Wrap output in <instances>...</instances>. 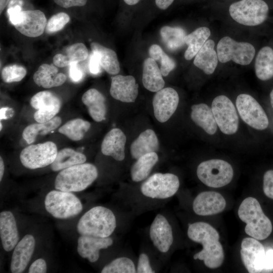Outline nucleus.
Returning <instances> with one entry per match:
<instances>
[{
	"label": "nucleus",
	"mask_w": 273,
	"mask_h": 273,
	"mask_svg": "<svg viewBox=\"0 0 273 273\" xmlns=\"http://www.w3.org/2000/svg\"><path fill=\"white\" fill-rule=\"evenodd\" d=\"M187 234L190 240L203 246L202 250L194 255V259L203 260L204 264L211 269L222 265L224 254L216 230L206 222H197L189 224Z\"/></svg>",
	"instance_id": "1"
},
{
	"label": "nucleus",
	"mask_w": 273,
	"mask_h": 273,
	"mask_svg": "<svg viewBox=\"0 0 273 273\" xmlns=\"http://www.w3.org/2000/svg\"><path fill=\"white\" fill-rule=\"evenodd\" d=\"M238 214L240 219L246 224L245 233L251 237L262 240L271 233V221L263 213L256 198L251 197L245 198L239 207Z\"/></svg>",
	"instance_id": "2"
},
{
	"label": "nucleus",
	"mask_w": 273,
	"mask_h": 273,
	"mask_svg": "<svg viewBox=\"0 0 273 273\" xmlns=\"http://www.w3.org/2000/svg\"><path fill=\"white\" fill-rule=\"evenodd\" d=\"M116 227V219L113 212L105 207L98 206L81 216L77 230L81 235L106 238L113 234Z\"/></svg>",
	"instance_id": "3"
},
{
	"label": "nucleus",
	"mask_w": 273,
	"mask_h": 273,
	"mask_svg": "<svg viewBox=\"0 0 273 273\" xmlns=\"http://www.w3.org/2000/svg\"><path fill=\"white\" fill-rule=\"evenodd\" d=\"M98 176V169L94 164H77L60 171L56 177L55 187L65 192L82 191L90 186Z\"/></svg>",
	"instance_id": "4"
},
{
	"label": "nucleus",
	"mask_w": 273,
	"mask_h": 273,
	"mask_svg": "<svg viewBox=\"0 0 273 273\" xmlns=\"http://www.w3.org/2000/svg\"><path fill=\"white\" fill-rule=\"evenodd\" d=\"M46 210L55 218L61 219L73 217L82 210L80 200L71 192L53 190L44 199Z\"/></svg>",
	"instance_id": "5"
},
{
	"label": "nucleus",
	"mask_w": 273,
	"mask_h": 273,
	"mask_svg": "<svg viewBox=\"0 0 273 273\" xmlns=\"http://www.w3.org/2000/svg\"><path fill=\"white\" fill-rule=\"evenodd\" d=\"M268 7L263 0H240L231 4L229 13L237 22L253 26L262 23L267 18Z\"/></svg>",
	"instance_id": "6"
},
{
	"label": "nucleus",
	"mask_w": 273,
	"mask_h": 273,
	"mask_svg": "<svg viewBox=\"0 0 273 273\" xmlns=\"http://www.w3.org/2000/svg\"><path fill=\"white\" fill-rule=\"evenodd\" d=\"M200 180L207 186L220 188L232 180L233 169L228 162L220 159H211L201 162L197 169Z\"/></svg>",
	"instance_id": "7"
},
{
	"label": "nucleus",
	"mask_w": 273,
	"mask_h": 273,
	"mask_svg": "<svg viewBox=\"0 0 273 273\" xmlns=\"http://www.w3.org/2000/svg\"><path fill=\"white\" fill-rule=\"evenodd\" d=\"M179 187V180L176 175L155 173L143 183L141 192L148 198L165 199L175 194Z\"/></svg>",
	"instance_id": "8"
},
{
	"label": "nucleus",
	"mask_w": 273,
	"mask_h": 273,
	"mask_svg": "<svg viewBox=\"0 0 273 273\" xmlns=\"http://www.w3.org/2000/svg\"><path fill=\"white\" fill-rule=\"evenodd\" d=\"M217 54L221 63L232 60L237 64L247 65L253 60L255 50L250 43L238 42L229 36H225L218 42Z\"/></svg>",
	"instance_id": "9"
},
{
	"label": "nucleus",
	"mask_w": 273,
	"mask_h": 273,
	"mask_svg": "<svg viewBox=\"0 0 273 273\" xmlns=\"http://www.w3.org/2000/svg\"><path fill=\"white\" fill-rule=\"evenodd\" d=\"M58 153L56 145L53 142L30 145L23 149L20 154V160L26 168L35 169L51 165Z\"/></svg>",
	"instance_id": "10"
},
{
	"label": "nucleus",
	"mask_w": 273,
	"mask_h": 273,
	"mask_svg": "<svg viewBox=\"0 0 273 273\" xmlns=\"http://www.w3.org/2000/svg\"><path fill=\"white\" fill-rule=\"evenodd\" d=\"M236 104L241 118L248 125L257 130H264L268 127L269 122L265 111L251 96L239 95Z\"/></svg>",
	"instance_id": "11"
},
{
	"label": "nucleus",
	"mask_w": 273,
	"mask_h": 273,
	"mask_svg": "<svg viewBox=\"0 0 273 273\" xmlns=\"http://www.w3.org/2000/svg\"><path fill=\"white\" fill-rule=\"evenodd\" d=\"M211 109L217 125L222 132L232 134L236 132L239 118L236 108L230 99L224 95L214 99Z\"/></svg>",
	"instance_id": "12"
},
{
	"label": "nucleus",
	"mask_w": 273,
	"mask_h": 273,
	"mask_svg": "<svg viewBox=\"0 0 273 273\" xmlns=\"http://www.w3.org/2000/svg\"><path fill=\"white\" fill-rule=\"evenodd\" d=\"M30 106L37 111L34 119L37 122L43 123L53 118L60 110L62 102L54 93L44 90L33 95L30 101Z\"/></svg>",
	"instance_id": "13"
},
{
	"label": "nucleus",
	"mask_w": 273,
	"mask_h": 273,
	"mask_svg": "<svg viewBox=\"0 0 273 273\" xmlns=\"http://www.w3.org/2000/svg\"><path fill=\"white\" fill-rule=\"evenodd\" d=\"M240 254L249 272H265L266 251L258 240L252 237L244 238L241 243Z\"/></svg>",
	"instance_id": "14"
},
{
	"label": "nucleus",
	"mask_w": 273,
	"mask_h": 273,
	"mask_svg": "<svg viewBox=\"0 0 273 273\" xmlns=\"http://www.w3.org/2000/svg\"><path fill=\"white\" fill-rule=\"evenodd\" d=\"M178 102V95L171 87L163 88L157 92L152 102L156 119L161 123L166 122L175 112Z\"/></svg>",
	"instance_id": "15"
},
{
	"label": "nucleus",
	"mask_w": 273,
	"mask_h": 273,
	"mask_svg": "<svg viewBox=\"0 0 273 273\" xmlns=\"http://www.w3.org/2000/svg\"><path fill=\"white\" fill-rule=\"evenodd\" d=\"M150 237L154 246L161 252L166 253L173 242L172 230L167 219L157 214L150 228Z\"/></svg>",
	"instance_id": "16"
},
{
	"label": "nucleus",
	"mask_w": 273,
	"mask_h": 273,
	"mask_svg": "<svg viewBox=\"0 0 273 273\" xmlns=\"http://www.w3.org/2000/svg\"><path fill=\"white\" fill-rule=\"evenodd\" d=\"M139 85L131 75H116L111 77V96L124 103L135 102L138 95Z\"/></svg>",
	"instance_id": "17"
},
{
	"label": "nucleus",
	"mask_w": 273,
	"mask_h": 273,
	"mask_svg": "<svg viewBox=\"0 0 273 273\" xmlns=\"http://www.w3.org/2000/svg\"><path fill=\"white\" fill-rule=\"evenodd\" d=\"M226 206V201L219 193L205 191L199 194L193 203L194 212L201 216L211 215L221 212Z\"/></svg>",
	"instance_id": "18"
},
{
	"label": "nucleus",
	"mask_w": 273,
	"mask_h": 273,
	"mask_svg": "<svg viewBox=\"0 0 273 273\" xmlns=\"http://www.w3.org/2000/svg\"><path fill=\"white\" fill-rule=\"evenodd\" d=\"M47 18L40 10L23 11L20 22L14 26L21 34L30 37H36L44 32L47 25Z\"/></svg>",
	"instance_id": "19"
},
{
	"label": "nucleus",
	"mask_w": 273,
	"mask_h": 273,
	"mask_svg": "<svg viewBox=\"0 0 273 273\" xmlns=\"http://www.w3.org/2000/svg\"><path fill=\"white\" fill-rule=\"evenodd\" d=\"M113 243L110 237L101 238L88 235H81L77 241V252L90 262H96L100 256V250L106 249Z\"/></svg>",
	"instance_id": "20"
},
{
	"label": "nucleus",
	"mask_w": 273,
	"mask_h": 273,
	"mask_svg": "<svg viewBox=\"0 0 273 273\" xmlns=\"http://www.w3.org/2000/svg\"><path fill=\"white\" fill-rule=\"evenodd\" d=\"M35 246L34 237L26 235L16 245L12 254L10 269L13 273L24 271L29 263Z\"/></svg>",
	"instance_id": "21"
},
{
	"label": "nucleus",
	"mask_w": 273,
	"mask_h": 273,
	"mask_svg": "<svg viewBox=\"0 0 273 273\" xmlns=\"http://www.w3.org/2000/svg\"><path fill=\"white\" fill-rule=\"evenodd\" d=\"M126 142V137L124 132L119 128H113L105 135L102 141V153L117 161H122L125 158Z\"/></svg>",
	"instance_id": "22"
},
{
	"label": "nucleus",
	"mask_w": 273,
	"mask_h": 273,
	"mask_svg": "<svg viewBox=\"0 0 273 273\" xmlns=\"http://www.w3.org/2000/svg\"><path fill=\"white\" fill-rule=\"evenodd\" d=\"M0 237L4 249L12 250L18 243L19 236L15 218L10 211L0 213Z\"/></svg>",
	"instance_id": "23"
},
{
	"label": "nucleus",
	"mask_w": 273,
	"mask_h": 273,
	"mask_svg": "<svg viewBox=\"0 0 273 273\" xmlns=\"http://www.w3.org/2000/svg\"><path fill=\"white\" fill-rule=\"evenodd\" d=\"M58 71L54 64H43L34 73L33 81L38 86L45 88L60 86L65 82L66 76Z\"/></svg>",
	"instance_id": "24"
},
{
	"label": "nucleus",
	"mask_w": 273,
	"mask_h": 273,
	"mask_svg": "<svg viewBox=\"0 0 273 273\" xmlns=\"http://www.w3.org/2000/svg\"><path fill=\"white\" fill-rule=\"evenodd\" d=\"M81 100L94 121L101 122L105 119L107 112L106 99L101 92L90 88L83 94Z\"/></svg>",
	"instance_id": "25"
},
{
	"label": "nucleus",
	"mask_w": 273,
	"mask_h": 273,
	"mask_svg": "<svg viewBox=\"0 0 273 273\" xmlns=\"http://www.w3.org/2000/svg\"><path fill=\"white\" fill-rule=\"evenodd\" d=\"M159 148V141L155 132L147 129L132 143L130 152L131 157L136 160L146 154L156 152Z\"/></svg>",
	"instance_id": "26"
},
{
	"label": "nucleus",
	"mask_w": 273,
	"mask_h": 273,
	"mask_svg": "<svg viewBox=\"0 0 273 273\" xmlns=\"http://www.w3.org/2000/svg\"><path fill=\"white\" fill-rule=\"evenodd\" d=\"M160 69L156 62L151 58L144 62L142 82L145 88L152 92H157L165 85Z\"/></svg>",
	"instance_id": "27"
},
{
	"label": "nucleus",
	"mask_w": 273,
	"mask_h": 273,
	"mask_svg": "<svg viewBox=\"0 0 273 273\" xmlns=\"http://www.w3.org/2000/svg\"><path fill=\"white\" fill-rule=\"evenodd\" d=\"M214 48V41L207 40L197 53L194 60V64L208 75L214 72L218 63L217 54Z\"/></svg>",
	"instance_id": "28"
},
{
	"label": "nucleus",
	"mask_w": 273,
	"mask_h": 273,
	"mask_svg": "<svg viewBox=\"0 0 273 273\" xmlns=\"http://www.w3.org/2000/svg\"><path fill=\"white\" fill-rule=\"evenodd\" d=\"M191 117L193 121L209 134H214L217 125L211 108L205 104L194 105L191 107Z\"/></svg>",
	"instance_id": "29"
},
{
	"label": "nucleus",
	"mask_w": 273,
	"mask_h": 273,
	"mask_svg": "<svg viewBox=\"0 0 273 273\" xmlns=\"http://www.w3.org/2000/svg\"><path fill=\"white\" fill-rule=\"evenodd\" d=\"M88 55L86 46L83 43L77 42L68 47L65 54H56L53 58V63L58 67H64L85 60Z\"/></svg>",
	"instance_id": "30"
},
{
	"label": "nucleus",
	"mask_w": 273,
	"mask_h": 273,
	"mask_svg": "<svg viewBox=\"0 0 273 273\" xmlns=\"http://www.w3.org/2000/svg\"><path fill=\"white\" fill-rule=\"evenodd\" d=\"M92 52L97 53L101 66L111 75H116L120 71V65L116 53L101 44L93 42L90 44Z\"/></svg>",
	"instance_id": "31"
},
{
	"label": "nucleus",
	"mask_w": 273,
	"mask_h": 273,
	"mask_svg": "<svg viewBox=\"0 0 273 273\" xmlns=\"http://www.w3.org/2000/svg\"><path fill=\"white\" fill-rule=\"evenodd\" d=\"M156 152L146 154L136 160L130 169V176L134 182L145 179L158 161Z\"/></svg>",
	"instance_id": "32"
},
{
	"label": "nucleus",
	"mask_w": 273,
	"mask_h": 273,
	"mask_svg": "<svg viewBox=\"0 0 273 273\" xmlns=\"http://www.w3.org/2000/svg\"><path fill=\"white\" fill-rule=\"evenodd\" d=\"M86 156L71 148H66L58 151L56 157L51 164V169L58 171L73 165L85 163Z\"/></svg>",
	"instance_id": "33"
},
{
	"label": "nucleus",
	"mask_w": 273,
	"mask_h": 273,
	"mask_svg": "<svg viewBox=\"0 0 273 273\" xmlns=\"http://www.w3.org/2000/svg\"><path fill=\"white\" fill-rule=\"evenodd\" d=\"M256 75L261 80H267L273 77V50L269 47L261 48L255 59Z\"/></svg>",
	"instance_id": "34"
},
{
	"label": "nucleus",
	"mask_w": 273,
	"mask_h": 273,
	"mask_svg": "<svg viewBox=\"0 0 273 273\" xmlns=\"http://www.w3.org/2000/svg\"><path fill=\"white\" fill-rule=\"evenodd\" d=\"M210 30L206 27H199L186 35L185 42L188 48L184 55L187 60L193 59L207 40L210 35Z\"/></svg>",
	"instance_id": "35"
},
{
	"label": "nucleus",
	"mask_w": 273,
	"mask_h": 273,
	"mask_svg": "<svg viewBox=\"0 0 273 273\" xmlns=\"http://www.w3.org/2000/svg\"><path fill=\"white\" fill-rule=\"evenodd\" d=\"M62 119L59 116H55L48 121L37 122L26 126L22 132V137L28 144L35 142L38 135H46L56 129L61 124Z\"/></svg>",
	"instance_id": "36"
},
{
	"label": "nucleus",
	"mask_w": 273,
	"mask_h": 273,
	"mask_svg": "<svg viewBox=\"0 0 273 273\" xmlns=\"http://www.w3.org/2000/svg\"><path fill=\"white\" fill-rule=\"evenodd\" d=\"M90 126L88 121L75 118L70 120L59 127L58 131L72 141H78L83 139Z\"/></svg>",
	"instance_id": "37"
},
{
	"label": "nucleus",
	"mask_w": 273,
	"mask_h": 273,
	"mask_svg": "<svg viewBox=\"0 0 273 273\" xmlns=\"http://www.w3.org/2000/svg\"><path fill=\"white\" fill-rule=\"evenodd\" d=\"M160 35L164 44L170 50H176L185 43L186 33L179 27L163 26L160 29Z\"/></svg>",
	"instance_id": "38"
},
{
	"label": "nucleus",
	"mask_w": 273,
	"mask_h": 273,
	"mask_svg": "<svg viewBox=\"0 0 273 273\" xmlns=\"http://www.w3.org/2000/svg\"><path fill=\"white\" fill-rule=\"evenodd\" d=\"M149 54L150 58L160 62V70L163 76H167L175 68V61L165 53L159 45H152L149 48Z\"/></svg>",
	"instance_id": "39"
},
{
	"label": "nucleus",
	"mask_w": 273,
	"mask_h": 273,
	"mask_svg": "<svg viewBox=\"0 0 273 273\" xmlns=\"http://www.w3.org/2000/svg\"><path fill=\"white\" fill-rule=\"evenodd\" d=\"M102 273H135L136 269L133 262L129 258L121 257L113 260L105 265Z\"/></svg>",
	"instance_id": "40"
},
{
	"label": "nucleus",
	"mask_w": 273,
	"mask_h": 273,
	"mask_svg": "<svg viewBox=\"0 0 273 273\" xmlns=\"http://www.w3.org/2000/svg\"><path fill=\"white\" fill-rule=\"evenodd\" d=\"M26 73V69L23 66L17 64L10 65L2 69V78L6 83L18 82L23 79Z\"/></svg>",
	"instance_id": "41"
},
{
	"label": "nucleus",
	"mask_w": 273,
	"mask_h": 273,
	"mask_svg": "<svg viewBox=\"0 0 273 273\" xmlns=\"http://www.w3.org/2000/svg\"><path fill=\"white\" fill-rule=\"evenodd\" d=\"M70 21L69 16L66 13L60 12L53 15L47 23L45 31L52 34L62 30Z\"/></svg>",
	"instance_id": "42"
},
{
	"label": "nucleus",
	"mask_w": 273,
	"mask_h": 273,
	"mask_svg": "<svg viewBox=\"0 0 273 273\" xmlns=\"http://www.w3.org/2000/svg\"><path fill=\"white\" fill-rule=\"evenodd\" d=\"M263 190L266 196L273 199V170L266 171L263 175Z\"/></svg>",
	"instance_id": "43"
},
{
	"label": "nucleus",
	"mask_w": 273,
	"mask_h": 273,
	"mask_svg": "<svg viewBox=\"0 0 273 273\" xmlns=\"http://www.w3.org/2000/svg\"><path fill=\"white\" fill-rule=\"evenodd\" d=\"M136 272L138 273H154L150 263L148 256L145 253H141L139 257Z\"/></svg>",
	"instance_id": "44"
},
{
	"label": "nucleus",
	"mask_w": 273,
	"mask_h": 273,
	"mask_svg": "<svg viewBox=\"0 0 273 273\" xmlns=\"http://www.w3.org/2000/svg\"><path fill=\"white\" fill-rule=\"evenodd\" d=\"M22 11V7L19 5L8 7L7 14L10 23L14 26L21 21Z\"/></svg>",
	"instance_id": "45"
},
{
	"label": "nucleus",
	"mask_w": 273,
	"mask_h": 273,
	"mask_svg": "<svg viewBox=\"0 0 273 273\" xmlns=\"http://www.w3.org/2000/svg\"><path fill=\"white\" fill-rule=\"evenodd\" d=\"M69 77L72 81L79 82L84 77V72L78 63H73L69 66Z\"/></svg>",
	"instance_id": "46"
},
{
	"label": "nucleus",
	"mask_w": 273,
	"mask_h": 273,
	"mask_svg": "<svg viewBox=\"0 0 273 273\" xmlns=\"http://www.w3.org/2000/svg\"><path fill=\"white\" fill-rule=\"evenodd\" d=\"M89 70L93 75H98L101 72V66L99 56L97 53L92 52L90 54L89 64Z\"/></svg>",
	"instance_id": "47"
},
{
	"label": "nucleus",
	"mask_w": 273,
	"mask_h": 273,
	"mask_svg": "<svg viewBox=\"0 0 273 273\" xmlns=\"http://www.w3.org/2000/svg\"><path fill=\"white\" fill-rule=\"evenodd\" d=\"M47 270V265L46 261L42 258H38L31 264L28 272L29 273H45Z\"/></svg>",
	"instance_id": "48"
},
{
	"label": "nucleus",
	"mask_w": 273,
	"mask_h": 273,
	"mask_svg": "<svg viewBox=\"0 0 273 273\" xmlns=\"http://www.w3.org/2000/svg\"><path fill=\"white\" fill-rule=\"evenodd\" d=\"M58 6L68 8L73 7H81L86 5L87 0H54Z\"/></svg>",
	"instance_id": "49"
},
{
	"label": "nucleus",
	"mask_w": 273,
	"mask_h": 273,
	"mask_svg": "<svg viewBox=\"0 0 273 273\" xmlns=\"http://www.w3.org/2000/svg\"><path fill=\"white\" fill-rule=\"evenodd\" d=\"M273 270V249H269L266 251L265 271L269 272Z\"/></svg>",
	"instance_id": "50"
},
{
	"label": "nucleus",
	"mask_w": 273,
	"mask_h": 273,
	"mask_svg": "<svg viewBox=\"0 0 273 273\" xmlns=\"http://www.w3.org/2000/svg\"><path fill=\"white\" fill-rule=\"evenodd\" d=\"M15 114L14 110L11 107H3L0 109V119L8 120L11 118Z\"/></svg>",
	"instance_id": "51"
},
{
	"label": "nucleus",
	"mask_w": 273,
	"mask_h": 273,
	"mask_svg": "<svg viewBox=\"0 0 273 273\" xmlns=\"http://www.w3.org/2000/svg\"><path fill=\"white\" fill-rule=\"evenodd\" d=\"M174 0H154L155 7L158 9L165 10L167 9Z\"/></svg>",
	"instance_id": "52"
},
{
	"label": "nucleus",
	"mask_w": 273,
	"mask_h": 273,
	"mask_svg": "<svg viewBox=\"0 0 273 273\" xmlns=\"http://www.w3.org/2000/svg\"><path fill=\"white\" fill-rule=\"evenodd\" d=\"M23 5V0H11L8 5V7H11L17 5H19L22 7Z\"/></svg>",
	"instance_id": "53"
},
{
	"label": "nucleus",
	"mask_w": 273,
	"mask_h": 273,
	"mask_svg": "<svg viewBox=\"0 0 273 273\" xmlns=\"http://www.w3.org/2000/svg\"><path fill=\"white\" fill-rule=\"evenodd\" d=\"M123 3L128 6H134L138 4L141 0H122Z\"/></svg>",
	"instance_id": "54"
},
{
	"label": "nucleus",
	"mask_w": 273,
	"mask_h": 273,
	"mask_svg": "<svg viewBox=\"0 0 273 273\" xmlns=\"http://www.w3.org/2000/svg\"><path fill=\"white\" fill-rule=\"evenodd\" d=\"M5 171V165L2 157H0V181H2Z\"/></svg>",
	"instance_id": "55"
},
{
	"label": "nucleus",
	"mask_w": 273,
	"mask_h": 273,
	"mask_svg": "<svg viewBox=\"0 0 273 273\" xmlns=\"http://www.w3.org/2000/svg\"><path fill=\"white\" fill-rule=\"evenodd\" d=\"M11 0H0V13L1 14L7 6H8Z\"/></svg>",
	"instance_id": "56"
},
{
	"label": "nucleus",
	"mask_w": 273,
	"mask_h": 273,
	"mask_svg": "<svg viewBox=\"0 0 273 273\" xmlns=\"http://www.w3.org/2000/svg\"><path fill=\"white\" fill-rule=\"evenodd\" d=\"M270 104H271V107L273 108V89L270 92Z\"/></svg>",
	"instance_id": "57"
},
{
	"label": "nucleus",
	"mask_w": 273,
	"mask_h": 273,
	"mask_svg": "<svg viewBox=\"0 0 273 273\" xmlns=\"http://www.w3.org/2000/svg\"><path fill=\"white\" fill-rule=\"evenodd\" d=\"M0 126H1V127H0V130H1L2 129V127H3L2 123L1 122V123H0Z\"/></svg>",
	"instance_id": "58"
}]
</instances>
